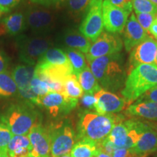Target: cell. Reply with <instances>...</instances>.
<instances>
[{
	"mask_svg": "<svg viewBox=\"0 0 157 157\" xmlns=\"http://www.w3.org/2000/svg\"><path fill=\"white\" fill-rule=\"evenodd\" d=\"M87 63L102 89L112 93L124 85L127 74L121 52L95 58Z\"/></svg>",
	"mask_w": 157,
	"mask_h": 157,
	"instance_id": "cell-1",
	"label": "cell"
},
{
	"mask_svg": "<svg viewBox=\"0 0 157 157\" xmlns=\"http://www.w3.org/2000/svg\"><path fill=\"white\" fill-rule=\"evenodd\" d=\"M0 121L10 129L13 135H28L31 129L42 122L36 106L25 101L10 103L0 112Z\"/></svg>",
	"mask_w": 157,
	"mask_h": 157,
	"instance_id": "cell-2",
	"label": "cell"
},
{
	"mask_svg": "<svg viewBox=\"0 0 157 157\" xmlns=\"http://www.w3.org/2000/svg\"><path fill=\"white\" fill-rule=\"evenodd\" d=\"M123 119L121 115H101L85 110L79 114L76 139L101 143L109 136L113 127Z\"/></svg>",
	"mask_w": 157,
	"mask_h": 157,
	"instance_id": "cell-3",
	"label": "cell"
},
{
	"mask_svg": "<svg viewBox=\"0 0 157 157\" xmlns=\"http://www.w3.org/2000/svg\"><path fill=\"white\" fill-rule=\"evenodd\" d=\"M157 86V66L141 64L129 72L121 94L131 105L145 93Z\"/></svg>",
	"mask_w": 157,
	"mask_h": 157,
	"instance_id": "cell-4",
	"label": "cell"
},
{
	"mask_svg": "<svg viewBox=\"0 0 157 157\" xmlns=\"http://www.w3.org/2000/svg\"><path fill=\"white\" fill-rule=\"evenodd\" d=\"M50 137L51 157L68 154L76 143L74 129L68 120L52 123L48 127Z\"/></svg>",
	"mask_w": 157,
	"mask_h": 157,
	"instance_id": "cell-5",
	"label": "cell"
},
{
	"mask_svg": "<svg viewBox=\"0 0 157 157\" xmlns=\"http://www.w3.org/2000/svg\"><path fill=\"white\" fill-rule=\"evenodd\" d=\"M19 58L25 64L36 66L45 52L52 46V43L46 37L19 35L16 39Z\"/></svg>",
	"mask_w": 157,
	"mask_h": 157,
	"instance_id": "cell-6",
	"label": "cell"
},
{
	"mask_svg": "<svg viewBox=\"0 0 157 157\" xmlns=\"http://www.w3.org/2000/svg\"><path fill=\"white\" fill-rule=\"evenodd\" d=\"M35 66L29 64H18L12 71V76L17 84L18 97L22 101L41 107L40 98L31 87V82L34 76Z\"/></svg>",
	"mask_w": 157,
	"mask_h": 157,
	"instance_id": "cell-7",
	"label": "cell"
},
{
	"mask_svg": "<svg viewBox=\"0 0 157 157\" xmlns=\"http://www.w3.org/2000/svg\"><path fill=\"white\" fill-rule=\"evenodd\" d=\"M103 0H91L87 15L80 25L79 31L92 43L103 32L104 23L102 12Z\"/></svg>",
	"mask_w": 157,
	"mask_h": 157,
	"instance_id": "cell-8",
	"label": "cell"
},
{
	"mask_svg": "<svg viewBox=\"0 0 157 157\" xmlns=\"http://www.w3.org/2000/svg\"><path fill=\"white\" fill-rule=\"evenodd\" d=\"M124 43L118 34L103 32L95 42L92 44L86 54L87 62L94 59L121 52Z\"/></svg>",
	"mask_w": 157,
	"mask_h": 157,
	"instance_id": "cell-9",
	"label": "cell"
},
{
	"mask_svg": "<svg viewBox=\"0 0 157 157\" xmlns=\"http://www.w3.org/2000/svg\"><path fill=\"white\" fill-rule=\"evenodd\" d=\"M27 27L36 35H44L52 30L55 17L52 12L40 7L32 6L25 14Z\"/></svg>",
	"mask_w": 157,
	"mask_h": 157,
	"instance_id": "cell-10",
	"label": "cell"
},
{
	"mask_svg": "<svg viewBox=\"0 0 157 157\" xmlns=\"http://www.w3.org/2000/svg\"><path fill=\"white\" fill-rule=\"evenodd\" d=\"M77 104L78 100L71 99L58 93H50L40 98L41 107H44L53 118L68 114Z\"/></svg>",
	"mask_w": 157,
	"mask_h": 157,
	"instance_id": "cell-11",
	"label": "cell"
},
{
	"mask_svg": "<svg viewBox=\"0 0 157 157\" xmlns=\"http://www.w3.org/2000/svg\"><path fill=\"white\" fill-rule=\"evenodd\" d=\"M102 12L105 30L111 34H121L128 21V12L113 5L109 0L103 1Z\"/></svg>",
	"mask_w": 157,
	"mask_h": 157,
	"instance_id": "cell-12",
	"label": "cell"
},
{
	"mask_svg": "<svg viewBox=\"0 0 157 157\" xmlns=\"http://www.w3.org/2000/svg\"><path fill=\"white\" fill-rule=\"evenodd\" d=\"M157 52V40L148 36L130 52L129 67L132 68L141 64H154Z\"/></svg>",
	"mask_w": 157,
	"mask_h": 157,
	"instance_id": "cell-13",
	"label": "cell"
},
{
	"mask_svg": "<svg viewBox=\"0 0 157 157\" xmlns=\"http://www.w3.org/2000/svg\"><path fill=\"white\" fill-rule=\"evenodd\" d=\"M32 151L30 157H51L50 137L48 127L42 122L31 129L28 134Z\"/></svg>",
	"mask_w": 157,
	"mask_h": 157,
	"instance_id": "cell-14",
	"label": "cell"
},
{
	"mask_svg": "<svg viewBox=\"0 0 157 157\" xmlns=\"http://www.w3.org/2000/svg\"><path fill=\"white\" fill-rule=\"evenodd\" d=\"M96 98L95 111L101 115L114 114L124 109L127 102L111 92L101 89L94 94Z\"/></svg>",
	"mask_w": 157,
	"mask_h": 157,
	"instance_id": "cell-15",
	"label": "cell"
},
{
	"mask_svg": "<svg viewBox=\"0 0 157 157\" xmlns=\"http://www.w3.org/2000/svg\"><path fill=\"white\" fill-rule=\"evenodd\" d=\"M148 33L137 22L134 13H132L128 18L124 29V45L125 50L130 52L137 45L148 36Z\"/></svg>",
	"mask_w": 157,
	"mask_h": 157,
	"instance_id": "cell-16",
	"label": "cell"
},
{
	"mask_svg": "<svg viewBox=\"0 0 157 157\" xmlns=\"http://www.w3.org/2000/svg\"><path fill=\"white\" fill-rule=\"evenodd\" d=\"M129 150L140 157H146L157 151V127L150 124L137 143Z\"/></svg>",
	"mask_w": 157,
	"mask_h": 157,
	"instance_id": "cell-17",
	"label": "cell"
},
{
	"mask_svg": "<svg viewBox=\"0 0 157 157\" xmlns=\"http://www.w3.org/2000/svg\"><path fill=\"white\" fill-rule=\"evenodd\" d=\"M26 28L25 15L15 13L5 17L0 22V35L19 36Z\"/></svg>",
	"mask_w": 157,
	"mask_h": 157,
	"instance_id": "cell-18",
	"label": "cell"
},
{
	"mask_svg": "<svg viewBox=\"0 0 157 157\" xmlns=\"http://www.w3.org/2000/svg\"><path fill=\"white\" fill-rule=\"evenodd\" d=\"M125 113L129 117H139L148 121H157V103L148 101H135L127 108Z\"/></svg>",
	"mask_w": 157,
	"mask_h": 157,
	"instance_id": "cell-19",
	"label": "cell"
},
{
	"mask_svg": "<svg viewBox=\"0 0 157 157\" xmlns=\"http://www.w3.org/2000/svg\"><path fill=\"white\" fill-rule=\"evenodd\" d=\"M32 147L28 135H13L7 147L8 157H30Z\"/></svg>",
	"mask_w": 157,
	"mask_h": 157,
	"instance_id": "cell-20",
	"label": "cell"
},
{
	"mask_svg": "<svg viewBox=\"0 0 157 157\" xmlns=\"http://www.w3.org/2000/svg\"><path fill=\"white\" fill-rule=\"evenodd\" d=\"M63 41L66 48L80 51L84 54L87 53L92 45V42L81 32L74 29H68L64 33Z\"/></svg>",
	"mask_w": 157,
	"mask_h": 157,
	"instance_id": "cell-21",
	"label": "cell"
},
{
	"mask_svg": "<svg viewBox=\"0 0 157 157\" xmlns=\"http://www.w3.org/2000/svg\"><path fill=\"white\" fill-rule=\"evenodd\" d=\"M98 143L93 141L82 139L76 142L71 151V157H95L98 152Z\"/></svg>",
	"mask_w": 157,
	"mask_h": 157,
	"instance_id": "cell-22",
	"label": "cell"
},
{
	"mask_svg": "<svg viewBox=\"0 0 157 157\" xmlns=\"http://www.w3.org/2000/svg\"><path fill=\"white\" fill-rule=\"evenodd\" d=\"M76 76H77L78 82L85 94L94 95L102 89L89 66H87Z\"/></svg>",
	"mask_w": 157,
	"mask_h": 157,
	"instance_id": "cell-23",
	"label": "cell"
},
{
	"mask_svg": "<svg viewBox=\"0 0 157 157\" xmlns=\"http://www.w3.org/2000/svg\"><path fill=\"white\" fill-rule=\"evenodd\" d=\"M18 96L17 84L8 71L0 73V98L7 99Z\"/></svg>",
	"mask_w": 157,
	"mask_h": 157,
	"instance_id": "cell-24",
	"label": "cell"
},
{
	"mask_svg": "<svg viewBox=\"0 0 157 157\" xmlns=\"http://www.w3.org/2000/svg\"><path fill=\"white\" fill-rule=\"evenodd\" d=\"M37 64L63 66L71 63L64 50L60 48H51L43 55Z\"/></svg>",
	"mask_w": 157,
	"mask_h": 157,
	"instance_id": "cell-25",
	"label": "cell"
},
{
	"mask_svg": "<svg viewBox=\"0 0 157 157\" xmlns=\"http://www.w3.org/2000/svg\"><path fill=\"white\" fill-rule=\"evenodd\" d=\"M129 127L126 120L117 123L110 132L107 138L111 141L117 148H124L126 144Z\"/></svg>",
	"mask_w": 157,
	"mask_h": 157,
	"instance_id": "cell-26",
	"label": "cell"
},
{
	"mask_svg": "<svg viewBox=\"0 0 157 157\" xmlns=\"http://www.w3.org/2000/svg\"><path fill=\"white\" fill-rule=\"evenodd\" d=\"M64 52H66L68 60L73 68V74H75L76 76H77L88 66L85 56L80 51L70 48H66L64 50Z\"/></svg>",
	"mask_w": 157,
	"mask_h": 157,
	"instance_id": "cell-27",
	"label": "cell"
},
{
	"mask_svg": "<svg viewBox=\"0 0 157 157\" xmlns=\"http://www.w3.org/2000/svg\"><path fill=\"white\" fill-rule=\"evenodd\" d=\"M65 95L71 99L78 100L84 95V91L75 74H72L64 82Z\"/></svg>",
	"mask_w": 157,
	"mask_h": 157,
	"instance_id": "cell-28",
	"label": "cell"
},
{
	"mask_svg": "<svg viewBox=\"0 0 157 157\" xmlns=\"http://www.w3.org/2000/svg\"><path fill=\"white\" fill-rule=\"evenodd\" d=\"M132 8L135 13H151L157 14V6L150 0H132Z\"/></svg>",
	"mask_w": 157,
	"mask_h": 157,
	"instance_id": "cell-29",
	"label": "cell"
},
{
	"mask_svg": "<svg viewBox=\"0 0 157 157\" xmlns=\"http://www.w3.org/2000/svg\"><path fill=\"white\" fill-rule=\"evenodd\" d=\"M91 0H67V7L71 13L80 15L87 11Z\"/></svg>",
	"mask_w": 157,
	"mask_h": 157,
	"instance_id": "cell-30",
	"label": "cell"
},
{
	"mask_svg": "<svg viewBox=\"0 0 157 157\" xmlns=\"http://www.w3.org/2000/svg\"><path fill=\"white\" fill-rule=\"evenodd\" d=\"M31 87L33 92L39 98H42L50 93L48 84L42 78L35 75L31 82Z\"/></svg>",
	"mask_w": 157,
	"mask_h": 157,
	"instance_id": "cell-31",
	"label": "cell"
},
{
	"mask_svg": "<svg viewBox=\"0 0 157 157\" xmlns=\"http://www.w3.org/2000/svg\"><path fill=\"white\" fill-rule=\"evenodd\" d=\"M13 135L10 129L0 121V152L7 153V147Z\"/></svg>",
	"mask_w": 157,
	"mask_h": 157,
	"instance_id": "cell-32",
	"label": "cell"
},
{
	"mask_svg": "<svg viewBox=\"0 0 157 157\" xmlns=\"http://www.w3.org/2000/svg\"><path fill=\"white\" fill-rule=\"evenodd\" d=\"M135 17L137 22L140 23V25L143 29L148 33L149 28L156 19V15L151 14V13H135Z\"/></svg>",
	"mask_w": 157,
	"mask_h": 157,
	"instance_id": "cell-33",
	"label": "cell"
},
{
	"mask_svg": "<svg viewBox=\"0 0 157 157\" xmlns=\"http://www.w3.org/2000/svg\"><path fill=\"white\" fill-rule=\"evenodd\" d=\"M98 146L100 151L105 152V154H109L110 156H111L116 149L118 148L107 137L105 139H104L103 141H101V143H98Z\"/></svg>",
	"mask_w": 157,
	"mask_h": 157,
	"instance_id": "cell-34",
	"label": "cell"
},
{
	"mask_svg": "<svg viewBox=\"0 0 157 157\" xmlns=\"http://www.w3.org/2000/svg\"><path fill=\"white\" fill-rule=\"evenodd\" d=\"M137 102L148 101L157 103V86L153 87L152 89L149 90L146 93H145L143 95L136 101Z\"/></svg>",
	"mask_w": 157,
	"mask_h": 157,
	"instance_id": "cell-35",
	"label": "cell"
},
{
	"mask_svg": "<svg viewBox=\"0 0 157 157\" xmlns=\"http://www.w3.org/2000/svg\"><path fill=\"white\" fill-rule=\"evenodd\" d=\"M96 103V98L94 95L90 94H84L81 98V103L82 106L86 109H94L95 110V105Z\"/></svg>",
	"mask_w": 157,
	"mask_h": 157,
	"instance_id": "cell-36",
	"label": "cell"
},
{
	"mask_svg": "<svg viewBox=\"0 0 157 157\" xmlns=\"http://www.w3.org/2000/svg\"><path fill=\"white\" fill-rule=\"evenodd\" d=\"M113 5L130 13L132 10V0H109Z\"/></svg>",
	"mask_w": 157,
	"mask_h": 157,
	"instance_id": "cell-37",
	"label": "cell"
},
{
	"mask_svg": "<svg viewBox=\"0 0 157 157\" xmlns=\"http://www.w3.org/2000/svg\"><path fill=\"white\" fill-rule=\"evenodd\" d=\"M111 157H140L133 154L129 149L124 148H118L114 151Z\"/></svg>",
	"mask_w": 157,
	"mask_h": 157,
	"instance_id": "cell-38",
	"label": "cell"
},
{
	"mask_svg": "<svg viewBox=\"0 0 157 157\" xmlns=\"http://www.w3.org/2000/svg\"><path fill=\"white\" fill-rule=\"evenodd\" d=\"M32 3L36 5L42 6L44 7H52V6H57L65 0H30Z\"/></svg>",
	"mask_w": 157,
	"mask_h": 157,
	"instance_id": "cell-39",
	"label": "cell"
},
{
	"mask_svg": "<svg viewBox=\"0 0 157 157\" xmlns=\"http://www.w3.org/2000/svg\"><path fill=\"white\" fill-rule=\"evenodd\" d=\"M24 0H0V6L7 10L9 12Z\"/></svg>",
	"mask_w": 157,
	"mask_h": 157,
	"instance_id": "cell-40",
	"label": "cell"
},
{
	"mask_svg": "<svg viewBox=\"0 0 157 157\" xmlns=\"http://www.w3.org/2000/svg\"><path fill=\"white\" fill-rule=\"evenodd\" d=\"M9 66V58L2 50H0V73L7 71Z\"/></svg>",
	"mask_w": 157,
	"mask_h": 157,
	"instance_id": "cell-41",
	"label": "cell"
},
{
	"mask_svg": "<svg viewBox=\"0 0 157 157\" xmlns=\"http://www.w3.org/2000/svg\"><path fill=\"white\" fill-rule=\"evenodd\" d=\"M148 33L151 35H152L153 38L157 40V21H155L153 23V24L151 25V27L149 28Z\"/></svg>",
	"mask_w": 157,
	"mask_h": 157,
	"instance_id": "cell-42",
	"label": "cell"
},
{
	"mask_svg": "<svg viewBox=\"0 0 157 157\" xmlns=\"http://www.w3.org/2000/svg\"><path fill=\"white\" fill-rule=\"evenodd\" d=\"M95 157H111V156L105 154V152H103V151H100L98 152V155Z\"/></svg>",
	"mask_w": 157,
	"mask_h": 157,
	"instance_id": "cell-43",
	"label": "cell"
},
{
	"mask_svg": "<svg viewBox=\"0 0 157 157\" xmlns=\"http://www.w3.org/2000/svg\"><path fill=\"white\" fill-rule=\"evenodd\" d=\"M9 13V11L0 6V17H1L3 14H5V13Z\"/></svg>",
	"mask_w": 157,
	"mask_h": 157,
	"instance_id": "cell-44",
	"label": "cell"
},
{
	"mask_svg": "<svg viewBox=\"0 0 157 157\" xmlns=\"http://www.w3.org/2000/svg\"><path fill=\"white\" fill-rule=\"evenodd\" d=\"M0 157H8L6 152H0Z\"/></svg>",
	"mask_w": 157,
	"mask_h": 157,
	"instance_id": "cell-45",
	"label": "cell"
},
{
	"mask_svg": "<svg viewBox=\"0 0 157 157\" xmlns=\"http://www.w3.org/2000/svg\"><path fill=\"white\" fill-rule=\"evenodd\" d=\"M59 157H71V156L70 153H68V154L62 155V156H59Z\"/></svg>",
	"mask_w": 157,
	"mask_h": 157,
	"instance_id": "cell-46",
	"label": "cell"
},
{
	"mask_svg": "<svg viewBox=\"0 0 157 157\" xmlns=\"http://www.w3.org/2000/svg\"><path fill=\"white\" fill-rule=\"evenodd\" d=\"M150 1L153 4H154L155 5L157 6V0H150Z\"/></svg>",
	"mask_w": 157,
	"mask_h": 157,
	"instance_id": "cell-47",
	"label": "cell"
},
{
	"mask_svg": "<svg viewBox=\"0 0 157 157\" xmlns=\"http://www.w3.org/2000/svg\"><path fill=\"white\" fill-rule=\"evenodd\" d=\"M154 64L156 65V66H157V52H156V59H155V63Z\"/></svg>",
	"mask_w": 157,
	"mask_h": 157,
	"instance_id": "cell-48",
	"label": "cell"
},
{
	"mask_svg": "<svg viewBox=\"0 0 157 157\" xmlns=\"http://www.w3.org/2000/svg\"><path fill=\"white\" fill-rule=\"evenodd\" d=\"M155 21H157V14L156 15V19H155Z\"/></svg>",
	"mask_w": 157,
	"mask_h": 157,
	"instance_id": "cell-49",
	"label": "cell"
}]
</instances>
